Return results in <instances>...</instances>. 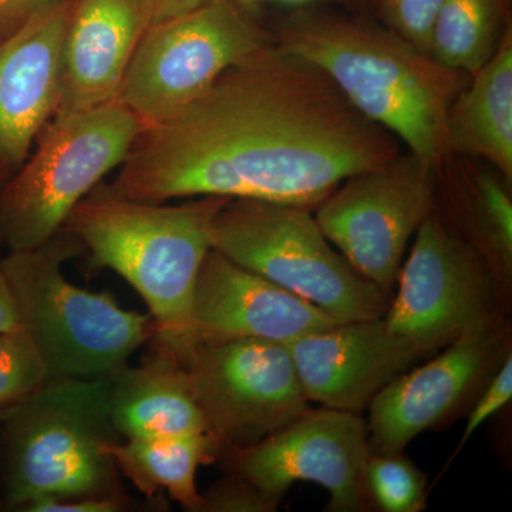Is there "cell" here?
<instances>
[{
	"label": "cell",
	"mask_w": 512,
	"mask_h": 512,
	"mask_svg": "<svg viewBox=\"0 0 512 512\" xmlns=\"http://www.w3.org/2000/svg\"><path fill=\"white\" fill-rule=\"evenodd\" d=\"M399 154L397 138L322 70L274 42L143 127L107 190L156 204L224 197L313 208Z\"/></svg>",
	"instance_id": "obj_1"
},
{
	"label": "cell",
	"mask_w": 512,
	"mask_h": 512,
	"mask_svg": "<svg viewBox=\"0 0 512 512\" xmlns=\"http://www.w3.org/2000/svg\"><path fill=\"white\" fill-rule=\"evenodd\" d=\"M276 45L322 70L366 119L437 168L447 153L451 106L467 73L447 69L392 29L318 13H296Z\"/></svg>",
	"instance_id": "obj_2"
},
{
	"label": "cell",
	"mask_w": 512,
	"mask_h": 512,
	"mask_svg": "<svg viewBox=\"0 0 512 512\" xmlns=\"http://www.w3.org/2000/svg\"><path fill=\"white\" fill-rule=\"evenodd\" d=\"M231 198L197 197L180 205L120 197L96 187L70 212L63 231L89 251L92 268L119 274L143 298L154 346L184 362L197 339L192 298L215 217Z\"/></svg>",
	"instance_id": "obj_3"
},
{
	"label": "cell",
	"mask_w": 512,
	"mask_h": 512,
	"mask_svg": "<svg viewBox=\"0 0 512 512\" xmlns=\"http://www.w3.org/2000/svg\"><path fill=\"white\" fill-rule=\"evenodd\" d=\"M2 420L8 507L47 495L120 498L107 451L123 440L111 420L109 376L49 379Z\"/></svg>",
	"instance_id": "obj_4"
},
{
	"label": "cell",
	"mask_w": 512,
	"mask_h": 512,
	"mask_svg": "<svg viewBox=\"0 0 512 512\" xmlns=\"http://www.w3.org/2000/svg\"><path fill=\"white\" fill-rule=\"evenodd\" d=\"M77 245L72 234L59 232L40 247L2 259L20 329L49 379L113 375L156 333L148 313L127 311L109 293L86 291L64 276L63 264L79 254Z\"/></svg>",
	"instance_id": "obj_5"
},
{
	"label": "cell",
	"mask_w": 512,
	"mask_h": 512,
	"mask_svg": "<svg viewBox=\"0 0 512 512\" xmlns=\"http://www.w3.org/2000/svg\"><path fill=\"white\" fill-rule=\"evenodd\" d=\"M311 210L231 198L212 224L211 247L339 322L383 318L389 295L330 245Z\"/></svg>",
	"instance_id": "obj_6"
},
{
	"label": "cell",
	"mask_w": 512,
	"mask_h": 512,
	"mask_svg": "<svg viewBox=\"0 0 512 512\" xmlns=\"http://www.w3.org/2000/svg\"><path fill=\"white\" fill-rule=\"evenodd\" d=\"M143 130L119 100L55 114L36 153L0 187V239L10 251L46 244L101 178L126 160Z\"/></svg>",
	"instance_id": "obj_7"
},
{
	"label": "cell",
	"mask_w": 512,
	"mask_h": 512,
	"mask_svg": "<svg viewBox=\"0 0 512 512\" xmlns=\"http://www.w3.org/2000/svg\"><path fill=\"white\" fill-rule=\"evenodd\" d=\"M274 42L241 3L211 0L148 26L117 100L143 127L160 123L205 92L229 67Z\"/></svg>",
	"instance_id": "obj_8"
},
{
	"label": "cell",
	"mask_w": 512,
	"mask_h": 512,
	"mask_svg": "<svg viewBox=\"0 0 512 512\" xmlns=\"http://www.w3.org/2000/svg\"><path fill=\"white\" fill-rule=\"evenodd\" d=\"M183 363L222 450L259 443L311 410L285 343L200 340Z\"/></svg>",
	"instance_id": "obj_9"
},
{
	"label": "cell",
	"mask_w": 512,
	"mask_h": 512,
	"mask_svg": "<svg viewBox=\"0 0 512 512\" xmlns=\"http://www.w3.org/2000/svg\"><path fill=\"white\" fill-rule=\"evenodd\" d=\"M436 168L407 151L348 178L318 205L315 220L363 278L389 295L404 252L430 215Z\"/></svg>",
	"instance_id": "obj_10"
},
{
	"label": "cell",
	"mask_w": 512,
	"mask_h": 512,
	"mask_svg": "<svg viewBox=\"0 0 512 512\" xmlns=\"http://www.w3.org/2000/svg\"><path fill=\"white\" fill-rule=\"evenodd\" d=\"M227 456L232 473L278 501L298 481L326 488L329 511H365L372 501L367 424L359 413L311 409L259 443L229 448Z\"/></svg>",
	"instance_id": "obj_11"
},
{
	"label": "cell",
	"mask_w": 512,
	"mask_h": 512,
	"mask_svg": "<svg viewBox=\"0 0 512 512\" xmlns=\"http://www.w3.org/2000/svg\"><path fill=\"white\" fill-rule=\"evenodd\" d=\"M397 282L399 291L384 315L387 328L424 353L491 323L483 261L436 217L421 222Z\"/></svg>",
	"instance_id": "obj_12"
},
{
	"label": "cell",
	"mask_w": 512,
	"mask_h": 512,
	"mask_svg": "<svg viewBox=\"0 0 512 512\" xmlns=\"http://www.w3.org/2000/svg\"><path fill=\"white\" fill-rule=\"evenodd\" d=\"M309 402L359 413L426 355L383 318L339 323L286 343Z\"/></svg>",
	"instance_id": "obj_13"
},
{
	"label": "cell",
	"mask_w": 512,
	"mask_h": 512,
	"mask_svg": "<svg viewBox=\"0 0 512 512\" xmlns=\"http://www.w3.org/2000/svg\"><path fill=\"white\" fill-rule=\"evenodd\" d=\"M339 323L318 306L215 249L202 262L192 298L197 342L251 338L286 345Z\"/></svg>",
	"instance_id": "obj_14"
},
{
	"label": "cell",
	"mask_w": 512,
	"mask_h": 512,
	"mask_svg": "<svg viewBox=\"0 0 512 512\" xmlns=\"http://www.w3.org/2000/svg\"><path fill=\"white\" fill-rule=\"evenodd\" d=\"M73 0L37 13L0 42V187L25 161L55 116Z\"/></svg>",
	"instance_id": "obj_15"
},
{
	"label": "cell",
	"mask_w": 512,
	"mask_h": 512,
	"mask_svg": "<svg viewBox=\"0 0 512 512\" xmlns=\"http://www.w3.org/2000/svg\"><path fill=\"white\" fill-rule=\"evenodd\" d=\"M498 340L491 323L470 330L436 359L406 370L380 390L369 404L370 453H403L410 441L453 412L484 376Z\"/></svg>",
	"instance_id": "obj_16"
},
{
	"label": "cell",
	"mask_w": 512,
	"mask_h": 512,
	"mask_svg": "<svg viewBox=\"0 0 512 512\" xmlns=\"http://www.w3.org/2000/svg\"><path fill=\"white\" fill-rule=\"evenodd\" d=\"M147 28L144 0H73L55 114L116 100Z\"/></svg>",
	"instance_id": "obj_17"
},
{
	"label": "cell",
	"mask_w": 512,
	"mask_h": 512,
	"mask_svg": "<svg viewBox=\"0 0 512 512\" xmlns=\"http://www.w3.org/2000/svg\"><path fill=\"white\" fill-rule=\"evenodd\" d=\"M109 379L111 420L121 439L211 433L184 363L173 353L154 346L140 365L127 363Z\"/></svg>",
	"instance_id": "obj_18"
},
{
	"label": "cell",
	"mask_w": 512,
	"mask_h": 512,
	"mask_svg": "<svg viewBox=\"0 0 512 512\" xmlns=\"http://www.w3.org/2000/svg\"><path fill=\"white\" fill-rule=\"evenodd\" d=\"M448 151L483 158L505 181L512 178V42L501 39L493 56L473 73L447 120Z\"/></svg>",
	"instance_id": "obj_19"
},
{
	"label": "cell",
	"mask_w": 512,
	"mask_h": 512,
	"mask_svg": "<svg viewBox=\"0 0 512 512\" xmlns=\"http://www.w3.org/2000/svg\"><path fill=\"white\" fill-rule=\"evenodd\" d=\"M222 450L211 433L174 439H127L111 443L107 451L120 473L147 497L165 491L185 510L205 511L204 495L197 488V471Z\"/></svg>",
	"instance_id": "obj_20"
},
{
	"label": "cell",
	"mask_w": 512,
	"mask_h": 512,
	"mask_svg": "<svg viewBox=\"0 0 512 512\" xmlns=\"http://www.w3.org/2000/svg\"><path fill=\"white\" fill-rule=\"evenodd\" d=\"M507 0H443L430 56L447 69L474 73L494 55Z\"/></svg>",
	"instance_id": "obj_21"
},
{
	"label": "cell",
	"mask_w": 512,
	"mask_h": 512,
	"mask_svg": "<svg viewBox=\"0 0 512 512\" xmlns=\"http://www.w3.org/2000/svg\"><path fill=\"white\" fill-rule=\"evenodd\" d=\"M366 484L370 500L384 512H419L426 508V477L403 453H370Z\"/></svg>",
	"instance_id": "obj_22"
},
{
	"label": "cell",
	"mask_w": 512,
	"mask_h": 512,
	"mask_svg": "<svg viewBox=\"0 0 512 512\" xmlns=\"http://www.w3.org/2000/svg\"><path fill=\"white\" fill-rule=\"evenodd\" d=\"M49 380L46 365L22 329L0 332V420Z\"/></svg>",
	"instance_id": "obj_23"
},
{
	"label": "cell",
	"mask_w": 512,
	"mask_h": 512,
	"mask_svg": "<svg viewBox=\"0 0 512 512\" xmlns=\"http://www.w3.org/2000/svg\"><path fill=\"white\" fill-rule=\"evenodd\" d=\"M507 181L491 171L476 175L477 218L484 237L497 255L504 269H511L512 262V201L507 191Z\"/></svg>",
	"instance_id": "obj_24"
},
{
	"label": "cell",
	"mask_w": 512,
	"mask_h": 512,
	"mask_svg": "<svg viewBox=\"0 0 512 512\" xmlns=\"http://www.w3.org/2000/svg\"><path fill=\"white\" fill-rule=\"evenodd\" d=\"M443 0H380L390 29L430 56L431 33Z\"/></svg>",
	"instance_id": "obj_25"
},
{
	"label": "cell",
	"mask_w": 512,
	"mask_h": 512,
	"mask_svg": "<svg viewBox=\"0 0 512 512\" xmlns=\"http://www.w3.org/2000/svg\"><path fill=\"white\" fill-rule=\"evenodd\" d=\"M204 500L205 511L212 512H269L279 505L278 500L235 473L212 485Z\"/></svg>",
	"instance_id": "obj_26"
},
{
	"label": "cell",
	"mask_w": 512,
	"mask_h": 512,
	"mask_svg": "<svg viewBox=\"0 0 512 512\" xmlns=\"http://www.w3.org/2000/svg\"><path fill=\"white\" fill-rule=\"evenodd\" d=\"M512 397V359L508 356L504 360L503 366L498 370L497 376L494 377L493 382L487 387L483 396L476 403L473 412L468 417L466 430H464L463 437H461V448L470 440V437L476 433L478 427L484 423L485 420L490 419L495 413L500 412L503 407L511 402Z\"/></svg>",
	"instance_id": "obj_27"
},
{
	"label": "cell",
	"mask_w": 512,
	"mask_h": 512,
	"mask_svg": "<svg viewBox=\"0 0 512 512\" xmlns=\"http://www.w3.org/2000/svg\"><path fill=\"white\" fill-rule=\"evenodd\" d=\"M120 498L113 497H47L30 501L20 511L28 512H116L120 511Z\"/></svg>",
	"instance_id": "obj_28"
},
{
	"label": "cell",
	"mask_w": 512,
	"mask_h": 512,
	"mask_svg": "<svg viewBox=\"0 0 512 512\" xmlns=\"http://www.w3.org/2000/svg\"><path fill=\"white\" fill-rule=\"evenodd\" d=\"M64 0H0V42L22 28L29 19Z\"/></svg>",
	"instance_id": "obj_29"
},
{
	"label": "cell",
	"mask_w": 512,
	"mask_h": 512,
	"mask_svg": "<svg viewBox=\"0 0 512 512\" xmlns=\"http://www.w3.org/2000/svg\"><path fill=\"white\" fill-rule=\"evenodd\" d=\"M211 0H144L148 26L184 15Z\"/></svg>",
	"instance_id": "obj_30"
},
{
	"label": "cell",
	"mask_w": 512,
	"mask_h": 512,
	"mask_svg": "<svg viewBox=\"0 0 512 512\" xmlns=\"http://www.w3.org/2000/svg\"><path fill=\"white\" fill-rule=\"evenodd\" d=\"M20 329L18 312L0 259V332Z\"/></svg>",
	"instance_id": "obj_31"
},
{
	"label": "cell",
	"mask_w": 512,
	"mask_h": 512,
	"mask_svg": "<svg viewBox=\"0 0 512 512\" xmlns=\"http://www.w3.org/2000/svg\"><path fill=\"white\" fill-rule=\"evenodd\" d=\"M285 2L293 3V5H302V3L309 2V0H285Z\"/></svg>",
	"instance_id": "obj_32"
},
{
	"label": "cell",
	"mask_w": 512,
	"mask_h": 512,
	"mask_svg": "<svg viewBox=\"0 0 512 512\" xmlns=\"http://www.w3.org/2000/svg\"><path fill=\"white\" fill-rule=\"evenodd\" d=\"M249 2H255V0H249Z\"/></svg>",
	"instance_id": "obj_33"
}]
</instances>
